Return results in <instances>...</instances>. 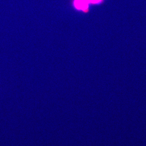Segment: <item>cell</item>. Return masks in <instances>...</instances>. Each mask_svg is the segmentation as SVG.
I'll list each match as a JSON object with an SVG mask.
<instances>
[{
	"instance_id": "1",
	"label": "cell",
	"mask_w": 146,
	"mask_h": 146,
	"mask_svg": "<svg viewBox=\"0 0 146 146\" xmlns=\"http://www.w3.org/2000/svg\"><path fill=\"white\" fill-rule=\"evenodd\" d=\"M89 3L88 0H74L73 5L75 8L78 10L86 11L89 7Z\"/></svg>"
},
{
	"instance_id": "2",
	"label": "cell",
	"mask_w": 146,
	"mask_h": 146,
	"mask_svg": "<svg viewBox=\"0 0 146 146\" xmlns=\"http://www.w3.org/2000/svg\"><path fill=\"white\" fill-rule=\"evenodd\" d=\"M89 3L93 4H100L104 1V0H88Z\"/></svg>"
}]
</instances>
